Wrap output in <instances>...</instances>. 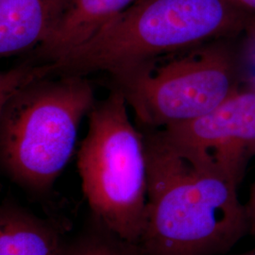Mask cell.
Instances as JSON below:
<instances>
[{"label": "cell", "instance_id": "obj_1", "mask_svg": "<svg viewBox=\"0 0 255 255\" xmlns=\"http://www.w3.org/2000/svg\"><path fill=\"white\" fill-rule=\"evenodd\" d=\"M147 162L146 255H225L248 235L238 184L193 162L158 129L143 132Z\"/></svg>", "mask_w": 255, "mask_h": 255}, {"label": "cell", "instance_id": "obj_2", "mask_svg": "<svg viewBox=\"0 0 255 255\" xmlns=\"http://www.w3.org/2000/svg\"><path fill=\"white\" fill-rule=\"evenodd\" d=\"M252 19L233 0H135L90 41L48 63L49 76L114 78L237 34Z\"/></svg>", "mask_w": 255, "mask_h": 255}, {"label": "cell", "instance_id": "obj_3", "mask_svg": "<svg viewBox=\"0 0 255 255\" xmlns=\"http://www.w3.org/2000/svg\"><path fill=\"white\" fill-rule=\"evenodd\" d=\"M44 77L27 82L0 115V164L35 192L48 190L70 161L80 124L95 105L85 76Z\"/></svg>", "mask_w": 255, "mask_h": 255}, {"label": "cell", "instance_id": "obj_4", "mask_svg": "<svg viewBox=\"0 0 255 255\" xmlns=\"http://www.w3.org/2000/svg\"><path fill=\"white\" fill-rule=\"evenodd\" d=\"M88 115L78 169L92 218L119 237L139 244L147 201L143 132L131 122L127 101L117 87Z\"/></svg>", "mask_w": 255, "mask_h": 255}, {"label": "cell", "instance_id": "obj_5", "mask_svg": "<svg viewBox=\"0 0 255 255\" xmlns=\"http://www.w3.org/2000/svg\"><path fill=\"white\" fill-rule=\"evenodd\" d=\"M140 123L158 129L198 119L238 90L236 57L211 43L113 78Z\"/></svg>", "mask_w": 255, "mask_h": 255}, {"label": "cell", "instance_id": "obj_6", "mask_svg": "<svg viewBox=\"0 0 255 255\" xmlns=\"http://www.w3.org/2000/svg\"><path fill=\"white\" fill-rule=\"evenodd\" d=\"M158 130L193 162L239 185L255 155V90L238 89L200 118Z\"/></svg>", "mask_w": 255, "mask_h": 255}, {"label": "cell", "instance_id": "obj_7", "mask_svg": "<svg viewBox=\"0 0 255 255\" xmlns=\"http://www.w3.org/2000/svg\"><path fill=\"white\" fill-rule=\"evenodd\" d=\"M135 0H68L37 56L52 63L96 36Z\"/></svg>", "mask_w": 255, "mask_h": 255}, {"label": "cell", "instance_id": "obj_8", "mask_svg": "<svg viewBox=\"0 0 255 255\" xmlns=\"http://www.w3.org/2000/svg\"><path fill=\"white\" fill-rule=\"evenodd\" d=\"M68 0H0V59L40 46Z\"/></svg>", "mask_w": 255, "mask_h": 255}, {"label": "cell", "instance_id": "obj_9", "mask_svg": "<svg viewBox=\"0 0 255 255\" xmlns=\"http://www.w3.org/2000/svg\"><path fill=\"white\" fill-rule=\"evenodd\" d=\"M61 233L25 210L0 208V255H61Z\"/></svg>", "mask_w": 255, "mask_h": 255}, {"label": "cell", "instance_id": "obj_10", "mask_svg": "<svg viewBox=\"0 0 255 255\" xmlns=\"http://www.w3.org/2000/svg\"><path fill=\"white\" fill-rule=\"evenodd\" d=\"M61 255H146L142 248L119 237L92 218L90 225L64 241Z\"/></svg>", "mask_w": 255, "mask_h": 255}, {"label": "cell", "instance_id": "obj_11", "mask_svg": "<svg viewBox=\"0 0 255 255\" xmlns=\"http://www.w3.org/2000/svg\"><path fill=\"white\" fill-rule=\"evenodd\" d=\"M49 77L48 64L21 65L8 71H0V115L9 98L27 82Z\"/></svg>", "mask_w": 255, "mask_h": 255}, {"label": "cell", "instance_id": "obj_12", "mask_svg": "<svg viewBox=\"0 0 255 255\" xmlns=\"http://www.w3.org/2000/svg\"><path fill=\"white\" fill-rule=\"evenodd\" d=\"M244 207L248 224V235L255 238V182L251 187Z\"/></svg>", "mask_w": 255, "mask_h": 255}, {"label": "cell", "instance_id": "obj_13", "mask_svg": "<svg viewBox=\"0 0 255 255\" xmlns=\"http://www.w3.org/2000/svg\"><path fill=\"white\" fill-rule=\"evenodd\" d=\"M240 10L248 16L255 18V0H233Z\"/></svg>", "mask_w": 255, "mask_h": 255}, {"label": "cell", "instance_id": "obj_14", "mask_svg": "<svg viewBox=\"0 0 255 255\" xmlns=\"http://www.w3.org/2000/svg\"><path fill=\"white\" fill-rule=\"evenodd\" d=\"M248 28L252 31V35H251V55H252V59L253 62L255 65V18L252 19L250 25Z\"/></svg>", "mask_w": 255, "mask_h": 255}, {"label": "cell", "instance_id": "obj_15", "mask_svg": "<svg viewBox=\"0 0 255 255\" xmlns=\"http://www.w3.org/2000/svg\"><path fill=\"white\" fill-rule=\"evenodd\" d=\"M255 255V249H253V250H251V251H248V252H245V253H242V254H238V255Z\"/></svg>", "mask_w": 255, "mask_h": 255}]
</instances>
